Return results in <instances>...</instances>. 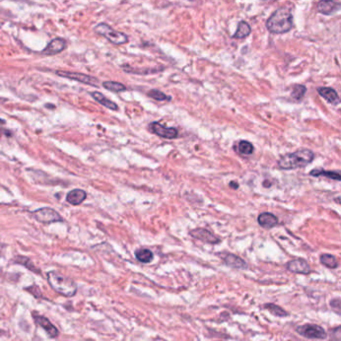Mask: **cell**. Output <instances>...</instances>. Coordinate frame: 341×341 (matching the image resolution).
<instances>
[{"mask_svg":"<svg viewBox=\"0 0 341 341\" xmlns=\"http://www.w3.org/2000/svg\"><path fill=\"white\" fill-rule=\"evenodd\" d=\"M314 153L309 149H299L295 152L287 153L278 160V167L284 170L304 167L314 160Z\"/></svg>","mask_w":341,"mask_h":341,"instance_id":"6da1fadb","label":"cell"},{"mask_svg":"<svg viewBox=\"0 0 341 341\" xmlns=\"http://www.w3.org/2000/svg\"><path fill=\"white\" fill-rule=\"evenodd\" d=\"M267 29L274 34L286 33L293 27V18L288 8H279L266 21Z\"/></svg>","mask_w":341,"mask_h":341,"instance_id":"7a4b0ae2","label":"cell"},{"mask_svg":"<svg viewBox=\"0 0 341 341\" xmlns=\"http://www.w3.org/2000/svg\"><path fill=\"white\" fill-rule=\"evenodd\" d=\"M47 281L54 291L65 297H72L77 291L76 283L56 271H49L47 273Z\"/></svg>","mask_w":341,"mask_h":341,"instance_id":"3957f363","label":"cell"},{"mask_svg":"<svg viewBox=\"0 0 341 341\" xmlns=\"http://www.w3.org/2000/svg\"><path fill=\"white\" fill-rule=\"evenodd\" d=\"M94 31L98 35L105 37L109 42L115 45H122L128 42V36L125 33L113 29L107 23H104V22L98 23L94 27Z\"/></svg>","mask_w":341,"mask_h":341,"instance_id":"277c9868","label":"cell"},{"mask_svg":"<svg viewBox=\"0 0 341 341\" xmlns=\"http://www.w3.org/2000/svg\"><path fill=\"white\" fill-rule=\"evenodd\" d=\"M55 73L58 75V76H61V77H64V78H68V79H72V80H75V81L86 84V85L97 87L98 84H99V80L96 77H93V76H91V75H87V74H84V73L71 72V71H62V70H57Z\"/></svg>","mask_w":341,"mask_h":341,"instance_id":"5b68a950","label":"cell"},{"mask_svg":"<svg viewBox=\"0 0 341 341\" xmlns=\"http://www.w3.org/2000/svg\"><path fill=\"white\" fill-rule=\"evenodd\" d=\"M32 217L35 218L37 221L41 223H54V222H62V216L53 208L50 207H43L39 208L32 212Z\"/></svg>","mask_w":341,"mask_h":341,"instance_id":"8992f818","label":"cell"},{"mask_svg":"<svg viewBox=\"0 0 341 341\" xmlns=\"http://www.w3.org/2000/svg\"><path fill=\"white\" fill-rule=\"evenodd\" d=\"M296 332L308 339H326L327 338V333L319 325L316 324H304L298 326L296 328Z\"/></svg>","mask_w":341,"mask_h":341,"instance_id":"52a82bcc","label":"cell"},{"mask_svg":"<svg viewBox=\"0 0 341 341\" xmlns=\"http://www.w3.org/2000/svg\"><path fill=\"white\" fill-rule=\"evenodd\" d=\"M150 131H152L154 134L165 138V139H174L178 137V130L174 127H165L160 122H152L149 124Z\"/></svg>","mask_w":341,"mask_h":341,"instance_id":"ba28073f","label":"cell"},{"mask_svg":"<svg viewBox=\"0 0 341 341\" xmlns=\"http://www.w3.org/2000/svg\"><path fill=\"white\" fill-rule=\"evenodd\" d=\"M286 268L288 271L297 274H308L311 272L310 265L307 263L306 260L302 258H296L290 260L286 264Z\"/></svg>","mask_w":341,"mask_h":341,"instance_id":"9c48e42d","label":"cell"},{"mask_svg":"<svg viewBox=\"0 0 341 341\" xmlns=\"http://www.w3.org/2000/svg\"><path fill=\"white\" fill-rule=\"evenodd\" d=\"M67 47V41L61 37H56V38L52 39L46 47L41 51L42 55H47V56H52L59 54L62 52L65 48Z\"/></svg>","mask_w":341,"mask_h":341,"instance_id":"30bf717a","label":"cell"},{"mask_svg":"<svg viewBox=\"0 0 341 341\" xmlns=\"http://www.w3.org/2000/svg\"><path fill=\"white\" fill-rule=\"evenodd\" d=\"M190 235L198 240H201L204 243L208 244H217L220 242V239L214 235L212 232H210L207 229L204 228H196L190 231Z\"/></svg>","mask_w":341,"mask_h":341,"instance_id":"8fae6325","label":"cell"},{"mask_svg":"<svg viewBox=\"0 0 341 341\" xmlns=\"http://www.w3.org/2000/svg\"><path fill=\"white\" fill-rule=\"evenodd\" d=\"M222 259L226 265H228L229 267H232V268L246 269L248 267V264L246 263L245 260L231 253H226L222 255Z\"/></svg>","mask_w":341,"mask_h":341,"instance_id":"7c38bea8","label":"cell"},{"mask_svg":"<svg viewBox=\"0 0 341 341\" xmlns=\"http://www.w3.org/2000/svg\"><path fill=\"white\" fill-rule=\"evenodd\" d=\"M341 4L334 0H320L317 3V11L324 15H331L339 10Z\"/></svg>","mask_w":341,"mask_h":341,"instance_id":"4fadbf2b","label":"cell"},{"mask_svg":"<svg viewBox=\"0 0 341 341\" xmlns=\"http://www.w3.org/2000/svg\"><path fill=\"white\" fill-rule=\"evenodd\" d=\"M258 224L265 229H270L278 224V218L269 212L260 213L257 217Z\"/></svg>","mask_w":341,"mask_h":341,"instance_id":"5bb4252c","label":"cell"},{"mask_svg":"<svg viewBox=\"0 0 341 341\" xmlns=\"http://www.w3.org/2000/svg\"><path fill=\"white\" fill-rule=\"evenodd\" d=\"M34 320L36 322V324L42 327L46 333L51 337V338H55L58 336V329L50 322V320H48L46 317L44 316H35Z\"/></svg>","mask_w":341,"mask_h":341,"instance_id":"9a60e30c","label":"cell"},{"mask_svg":"<svg viewBox=\"0 0 341 341\" xmlns=\"http://www.w3.org/2000/svg\"><path fill=\"white\" fill-rule=\"evenodd\" d=\"M87 197V194L82 189H73V190L69 191L66 195V201L70 203L71 205L77 206L80 205Z\"/></svg>","mask_w":341,"mask_h":341,"instance_id":"2e32d148","label":"cell"},{"mask_svg":"<svg viewBox=\"0 0 341 341\" xmlns=\"http://www.w3.org/2000/svg\"><path fill=\"white\" fill-rule=\"evenodd\" d=\"M317 91L326 101L333 105H337L340 102V98L337 92L331 87H319Z\"/></svg>","mask_w":341,"mask_h":341,"instance_id":"e0dca14e","label":"cell"},{"mask_svg":"<svg viewBox=\"0 0 341 341\" xmlns=\"http://www.w3.org/2000/svg\"><path fill=\"white\" fill-rule=\"evenodd\" d=\"M91 96L93 97L94 100H96L98 103H100L101 105H103L104 107L110 109V110H113V111H117L118 110V105L115 103V102H113L111 100H109L106 96H104L101 92H98V91H94V92H91L90 93Z\"/></svg>","mask_w":341,"mask_h":341,"instance_id":"ac0fdd59","label":"cell"},{"mask_svg":"<svg viewBox=\"0 0 341 341\" xmlns=\"http://www.w3.org/2000/svg\"><path fill=\"white\" fill-rule=\"evenodd\" d=\"M311 176L318 177V176H325L327 178L341 181V171H331V170H324V169H313L309 173Z\"/></svg>","mask_w":341,"mask_h":341,"instance_id":"d6986e66","label":"cell"},{"mask_svg":"<svg viewBox=\"0 0 341 341\" xmlns=\"http://www.w3.org/2000/svg\"><path fill=\"white\" fill-rule=\"evenodd\" d=\"M234 148L240 155L243 156L251 155L254 151L253 145L246 140H240L239 142H237V144L234 145Z\"/></svg>","mask_w":341,"mask_h":341,"instance_id":"ffe728a7","label":"cell"},{"mask_svg":"<svg viewBox=\"0 0 341 341\" xmlns=\"http://www.w3.org/2000/svg\"><path fill=\"white\" fill-rule=\"evenodd\" d=\"M251 32V27L249 26V24L245 21H240L238 23V27L236 32L233 35V38H237V39H242L247 37Z\"/></svg>","mask_w":341,"mask_h":341,"instance_id":"44dd1931","label":"cell"},{"mask_svg":"<svg viewBox=\"0 0 341 341\" xmlns=\"http://www.w3.org/2000/svg\"><path fill=\"white\" fill-rule=\"evenodd\" d=\"M135 257L142 263H149L153 259V253L147 248H140L135 251Z\"/></svg>","mask_w":341,"mask_h":341,"instance_id":"7402d4cb","label":"cell"},{"mask_svg":"<svg viewBox=\"0 0 341 341\" xmlns=\"http://www.w3.org/2000/svg\"><path fill=\"white\" fill-rule=\"evenodd\" d=\"M122 69L128 73L131 74H139V75H146V74H154V73H158L160 70H162L163 68H142V69H138V68H132L130 66H122Z\"/></svg>","mask_w":341,"mask_h":341,"instance_id":"603a6c76","label":"cell"},{"mask_svg":"<svg viewBox=\"0 0 341 341\" xmlns=\"http://www.w3.org/2000/svg\"><path fill=\"white\" fill-rule=\"evenodd\" d=\"M320 262L324 265V266L330 268V269H335L339 266V263L338 260L336 259V257L334 255L331 254H322L320 256Z\"/></svg>","mask_w":341,"mask_h":341,"instance_id":"cb8c5ba5","label":"cell"},{"mask_svg":"<svg viewBox=\"0 0 341 341\" xmlns=\"http://www.w3.org/2000/svg\"><path fill=\"white\" fill-rule=\"evenodd\" d=\"M102 86L112 92H123L126 91L127 88L124 84L120 83V82H116V81H104L102 83Z\"/></svg>","mask_w":341,"mask_h":341,"instance_id":"d4e9b609","label":"cell"},{"mask_svg":"<svg viewBox=\"0 0 341 341\" xmlns=\"http://www.w3.org/2000/svg\"><path fill=\"white\" fill-rule=\"evenodd\" d=\"M147 95L154 100H157V101H169V100H171V97L169 95H166L164 92H162L158 89H150L147 92Z\"/></svg>","mask_w":341,"mask_h":341,"instance_id":"484cf974","label":"cell"},{"mask_svg":"<svg viewBox=\"0 0 341 341\" xmlns=\"http://www.w3.org/2000/svg\"><path fill=\"white\" fill-rule=\"evenodd\" d=\"M264 308H266L273 315H276V316H279V317H284V316L288 315V312H286L280 306H278L276 304H273V303H268V304H265Z\"/></svg>","mask_w":341,"mask_h":341,"instance_id":"4316f807","label":"cell"},{"mask_svg":"<svg viewBox=\"0 0 341 341\" xmlns=\"http://www.w3.org/2000/svg\"><path fill=\"white\" fill-rule=\"evenodd\" d=\"M15 262L18 263V264H21L23 265V266H25L26 268H28L29 270L35 272V273H40L39 270H37V268L34 266V264L32 263V261L30 259H28L27 257H24V256H17L15 258Z\"/></svg>","mask_w":341,"mask_h":341,"instance_id":"83f0119b","label":"cell"},{"mask_svg":"<svg viewBox=\"0 0 341 341\" xmlns=\"http://www.w3.org/2000/svg\"><path fill=\"white\" fill-rule=\"evenodd\" d=\"M306 93V87L304 85H300V84H297V85H294L293 86V89H292V98L295 99V100H301L303 98V96L305 95Z\"/></svg>","mask_w":341,"mask_h":341,"instance_id":"f1b7e54d","label":"cell"},{"mask_svg":"<svg viewBox=\"0 0 341 341\" xmlns=\"http://www.w3.org/2000/svg\"><path fill=\"white\" fill-rule=\"evenodd\" d=\"M330 306L334 312L341 315V299H339V298L332 299L330 301Z\"/></svg>","mask_w":341,"mask_h":341,"instance_id":"f546056e","label":"cell"},{"mask_svg":"<svg viewBox=\"0 0 341 341\" xmlns=\"http://www.w3.org/2000/svg\"><path fill=\"white\" fill-rule=\"evenodd\" d=\"M229 186L230 187H232L233 189H236V188H238V183L237 182H230V184H229Z\"/></svg>","mask_w":341,"mask_h":341,"instance_id":"4dcf8cb0","label":"cell"},{"mask_svg":"<svg viewBox=\"0 0 341 341\" xmlns=\"http://www.w3.org/2000/svg\"><path fill=\"white\" fill-rule=\"evenodd\" d=\"M335 202H337V203H339V204L341 205V197H337V198H335Z\"/></svg>","mask_w":341,"mask_h":341,"instance_id":"1f68e13d","label":"cell"},{"mask_svg":"<svg viewBox=\"0 0 341 341\" xmlns=\"http://www.w3.org/2000/svg\"><path fill=\"white\" fill-rule=\"evenodd\" d=\"M190 1H192V0H190Z\"/></svg>","mask_w":341,"mask_h":341,"instance_id":"d6a6232c","label":"cell"}]
</instances>
